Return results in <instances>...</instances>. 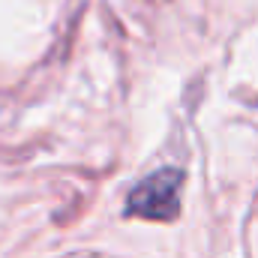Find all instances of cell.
Here are the masks:
<instances>
[{"mask_svg": "<svg viewBox=\"0 0 258 258\" xmlns=\"http://www.w3.org/2000/svg\"><path fill=\"white\" fill-rule=\"evenodd\" d=\"M180 189H183L180 168H156L153 174L141 177L129 189L123 216L150 219V222H174L180 216Z\"/></svg>", "mask_w": 258, "mask_h": 258, "instance_id": "cell-1", "label": "cell"}]
</instances>
